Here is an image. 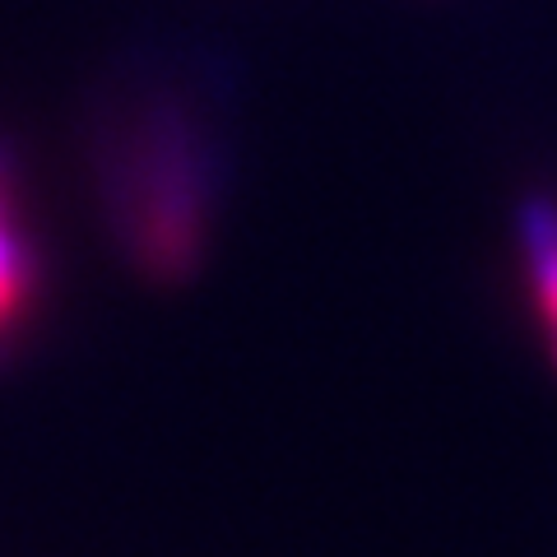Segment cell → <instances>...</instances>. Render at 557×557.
Here are the masks:
<instances>
[{
    "label": "cell",
    "instance_id": "obj_1",
    "mask_svg": "<svg viewBox=\"0 0 557 557\" xmlns=\"http://www.w3.org/2000/svg\"><path fill=\"white\" fill-rule=\"evenodd\" d=\"M28 293H33V256L5 205V190H0V330L20 321V311L28 307Z\"/></svg>",
    "mask_w": 557,
    "mask_h": 557
},
{
    "label": "cell",
    "instance_id": "obj_2",
    "mask_svg": "<svg viewBox=\"0 0 557 557\" xmlns=\"http://www.w3.org/2000/svg\"><path fill=\"white\" fill-rule=\"evenodd\" d=\"M539 302H544V317L557 330V228H548V242H539Z\"/></svg>",
    "mask_w": 557,
    "mask_h": 557
}]
</instances>
